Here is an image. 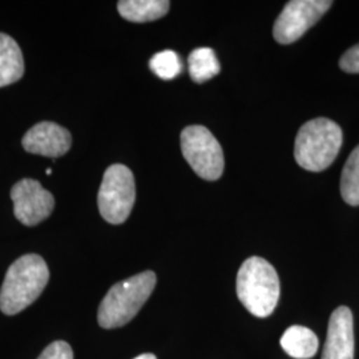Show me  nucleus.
<instances>
[{"instance_id":"nucleus-1","label":"nucleus","mask_w":359,"mask_h":359,"mask_svg":"<svg viewBox=\"0 0 359 359\" xmlns=\"http://www.w3.org/2000/svg\"><path fill=\"white\" fill-rule=\"evenodd\" d=\"M50 280L46 261L38 255L18 258L7 270L0 289V310L15 316L34 304Z\"/></svg>"},{"instance_id":"nucleus-2","label":"nucleus","mask_w":359,"mask_h":359,"mask_svg":"<svg viewBox=\"0 0 359 359\" xmlns=\"http://www.w3.org/2000/svg\"><path fill=\"white\" fill-rule=\"evenodd\" d=\"M237 295L244 308L258 318H266L280 299V278L274 266L261 257H250L238 270Z\"/></svg>"},{"instance_id":"nucleus-3","label":"nucleus","mask_w":359,"mask_h":359,"mask_svg":"<svg viewBox=\"0 0 359 359\" xmlns=\"http://www.w3.org/2000/svg\"><path fill=\"white\" fill-rule=\"evenodd\" d=\"M156 274L151 270L117 283L108 290L97 311V321L103 329L127 325L140 311L156 286Z\"/></svg>"},{"instance_id":"nucleus-4","label":"nucleus","mask_w":359,"mask_h":359,"mask_svg":"<svg viewBox=\"0 0 359 359\" xmlns=\"http://www.w3.org/2000/svg\"><path fill=\"white\" fill-rule=\"evenodd\" d=\"M344 142L341 127L320 117L305 123L295 137L297 164L310 172H321L333 164Z\"/></svg>"},{"instance_id":"nucleus-5","label":"nucleus","mask_w":359,"mask_h":359,"mask_svg":"<svg viewBox=\"0 0 359 359\" xmlns=\"http://www.w3.org/2000/svg\"><path fill=\"white\" fill-rule=\"evenodd\" d=\"M136 200L135 177L129 168L114 164L104 173L97 194L102 217L114 225L123 224L129 217Z\"/></svg>"},{"instance_id":"nucleus-6","label":"nucleus","mask_w":359,"mask_h":359,"mask_svg":"<svg viewBox=\"0 0 359 359\" xmlns=\"http://www.w3.org/2000/svg\"><path fill=\"white\" fill-rule=\"evenodd\" d=\"M181 151L193 170L208 181L221 177L224 152L217 139L203 126H189L181 132Z\"/></svg>"},{"instance_id":"nucleus-7","label":"nucleus","mask_w":359,"mask_h":359,"mask_svg":"<svg viewBox=\"0 0 359 359\" xmlns=\"http://www.w3.org/2000/svg\"><path fill=\"white\" fill-rule=\"evenodd\" d=\"M333 6L330 0H292L283 7L277 18L273 35L280 44H292L310 27L314 26L329 8Z\"/></svg>"},{"instance_id":"nucleus-8","label":"nucleus","mask_w":359,"mask_h":359,"mask_svg":"<svg viewBox=\"0 0 359 359\" xmlns=\"http://www.w3.org/2000/svg\"><path fill=\"white\" fill-rule=\"evenodd\" d=\"M13 215L23 225L35 226L51 216L55 208L52 193L32 179L20 180L11 189Z\"/></svg>"},{"instance_id":"nucleus-9","label":"nucleus","mask_w":359,"mask_h":359,"mask_svg":"<svg viewBox=\"0 0 359 359\" xmlns=\"http://www.w3.org/2000/svg\"><path fill=\"white\" fill-rule=\"evenodd\" d=\"M22 144L29 154L55 158L71 149L72 136L68 129L56 123L41 121L27 132Z\"/></svg>"},{"instance_id":"nucleus-10","label":"nucleus","mask_w":359,"mask_h":359,"mask_svg":"<svg viewBox=\"0 0 359 359\" xmlns=\"http://www.w3.org/2000/svg\"><path fill=\"white\" fill-rule=\"evenodd\" d=\"M354 345L353 313L339 306L330 316L322 359H354Z\"/></svg>"},{"instance_id":"nucleus-11","label":"nucleus","mask_w":359,"mask_h":359,"mask_svg":"<svg viewBox=\"0 0 359 359\" xmlns=\"http://www.w3.org/2000/svg\"><path fill=\"white\" fill-rule=\"evenodd\" d=\"M25 60L19 44L11 36L0 34V88L20 80Z\"/></svg>"},{"instance_id":"nucleus-12","label":"nucleus","mask_w":359,"mask_h":359,"mask_svg":"<svg viewBox=\"0 0 359 359\" xmlns=\"http://www.w3.org/2000/svg\"><path fill=\"white\" fill-rule=\"evenodd\" d=\"M281 347L292 358H313L318 351V338L308 327L294 325L281 337Z\"/></svg>"},{"instance_id":"nucleus-13","label":"nucleus","mask_w":359,"mask_h":359,"mask_svg":"<svg viewBox=\"0 0 359 359\" xmlns=\"http://www.w3.org/2000/svg\"><path fill=\"white\" fill-rule=\"evenodd\" d=\"M170 7L168 0H121L117 3L118 13L129 22H154L167 15Z\"/></svg>"},{"instance_id":"nucleus-14","label":"nucleus","mask_w":359,"mask_h":359,"mask_svg":"<svg viewBox=\"0 0 359 359\" xmlns=\"http://www.w3.org/2000/svg\"><path fill=\"white\" fill-rule=\"evenodd\" d=\"M188 65L191 77L196 83H204L219 72V63L216 53L208 47L193 50L188 57Z\"/></svg>"},{"instance_id":"nucleus-15","label":"nucleus","mask_w":359,"mask_h":359,"mask_svg":"<svg viewBox=\"0 0 359 359\" xmlns=\"http://www.w3.org/2000/svg\"><path fill=\"white\" fill-rule=\"evenodd\" d=\"M341 194L348 205H359V145L348 156L342 170Z\"/></svg>"},{"instance_id":"nucleus-16","label":"nucleus","mask_w":359,"mask_h":359,"mask_svg":"<svg viewBox=\"0 0 359 359\" xmlns=\"http://www.w3.org/2000/svg\"><path fill=\"white\" fill-rule=\"evenodd\" d=\"M149 67L154 75L163 80H172L179 76L182 71V63L179 55L170 50L156 53L149 62Z\"/></svg>"},{"instance_id":"nucleus-17","label":"nucleus","mask_w":359,"mask_h":359,"mask_svg":"<svg viewBox=\"0 0 359 359\" xmlns=\"http://www.w3.org/2000/svg\"><path fill=\"white\" fill-rule=\"evenodd\" d=\"M38 359H74V351L65 341H56L46 347Z\"/></svg>"},{"instance_id":"nucleus-18","label":"nucleus","mask_w":359,"mask_h":359,"mask_svg":"<svg viewBox=\"0 0 359 359\" xmlns=\"http://www.w3.org/2000/svg\"><path fill=\"white\" fill-rule=\"evenodd\" d=\"M339 67L347 74H359V44L351 47L342 55Z\"/></svg>"},{"instance_id":"nucleus-19","label":"nucleus","mask_w":359,"mask_h":359,"mask_svg":"<svg viewBox=\"0 0 359 359\" xmlns=\"http://www.w3.org/2000/svg\"><path fill=\"white\" fill-rule=\"evenodd\" d=\"M135 359H157L156 358V355L154 354H149V353H147V354H142V355H139V357H136Z\"/></svg>"},{"instance_id":"nucleus-20","label":"nucleus","mask_w":359,"mask_h":359,"mask_svg":"<svg viewBox=\"0 0 359 359\" xmlns=\"http://www.w3.org/2000/svg\"><path fill=\"white\" fill-rule=\"evenodd\" d=\"M52 169H47V175H51Z\"/></svg>"}]
</instances>
